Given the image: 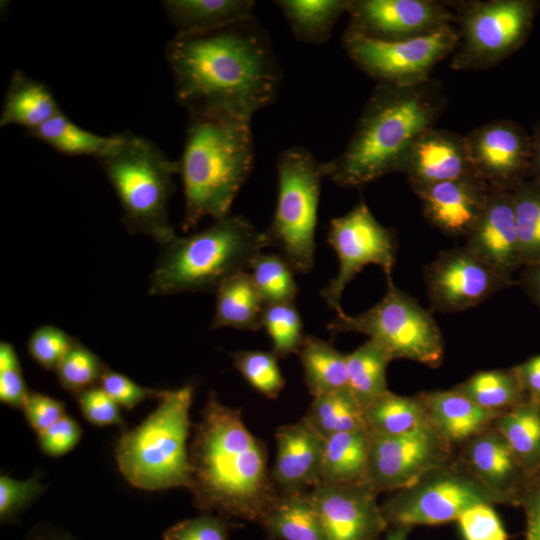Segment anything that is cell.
Masks as SVG:
<instances>
[{
  "label": "cell",
  "mask_w": 540,
  "mask_h": 540,
  "mask_svg": "<svg viewBox=\"0 0 540 540\" xmlns=\"http://www.w3.org/2000/svg\"><path fill=\"white\" fill-rule=\"evenodd\" d=\"M194 505L205 514L260 524L279 492L265 443L245 426L241 411L210 392L189 445Z\"/></svg>",
  "instance_id": "cell-2"
},
{
  "label": "cell",
  "mask_w": 540,
  "mask_h": 540,
  "mask_svg": "<svg viewBox=\"0 0 540 540\" xmlns=\"http://www.w3.org/2000/svg\"><path fill=\"white\" fill-rule=\"evenodd\" d=\"M165 13L176 34L208 32L254 15L252 0H165Z\"/></svg>",
  "instance_id": "cell-26"
},
{
  "label": "cell",
  "mask_w": 540,
  "mask_h": 540,
  "mask_svg": "<svg viewBox=\"0 0 540 540\" xmlns=\"http://www.w3.org/2000/svg\"><path fill=\"white\" fill-rule=\"evenodd\" d=\"M74 397L83 417L89 423L99 427L110 425L125 427L120 406L101 386L86 389Z\"/></svg>",
  "instance_id": "cell-48"
},
{
  "label": "cell",
  "mask_w": 540,
  "mask_h": 540,
  "mask_svg": "<svg viewBox=\"0 0 540 540\" xmlns=\"http://www.w3.org/2000/svg\"><path fill=\"white\" fill-rule=\"evenodd\" d=\"M520 507L525 513V540H540V468L529 477Z\"/></svg>",
  "instance_id": "cell-52"
},
{
  "label": "cell",
  "mask_w": 540,
  "mask_h": 540,
  "mask_svg": "<svg viewBox=\"0 0 540 540\" xmlns=\"http://www.w3.org/2000/svg\"><path fill=\"white\" fill-rule=\"evenodd\" d=\"M530 134V176L540 182V119L532 126Z\"/></svg>",
  "instance_id": "cell-55"
},
{
  "label": "cell",
  "mask_w": 540,
  "mask_h": 540,
  "mask_svg": "<svg viewBox=\"0 0 540 540\" xmlns=\"http://www.w3.org/2000/svg\"><path fill=\"white\" fill-rule=\"evenodd\" d=\"M445 107L433 80L412 85L377 84L344 150L324 162L326 176L345 188L363 187L388 174L403 173L416 139Z\"/></svg>",
  "instance_id": "cell-3"
},
{
  "label": "cell",
  "mask_w": 540,
  "mask_h": 540,
  "mask_svg": "<svg viewBox=\"0 0 540 540\" xmlns=\"http://www.w3.org/2000/svg\"><path fill=\"white\" fill-rule=\"evenodd\" d=\"M260 525L276 540H325L308 491L279 493Z\"/></svg>",
  "instance_id": "cell-29"
},
{
  "label": "cell",
  "mask_w": 540,
  "mask_h": 540,
  "mask_svg": "<svg viewBox=\"0 0 540 540\" xmlns=\"http://www.w3.org/2000/svg\"><path fill=\"white\" fill-rule=\"evenodd\" d=\"M528 397L540 400V355L513 367Z\"/></svg>",
  "instance_id": "cell-53"
},
{
  "label": "cell",
  "mask_w": 540,
  "mask_h": 540,
  "mask_svg": "<svg viewBox=\"0 0 540 540\" xmlns=\"http://www.w3.org/2000/svg\"><path fill=\"white\" fill-rule=\"evenodd\" d=\"M29 390L24 380L20 360L14 346L0 343V400L2 403L22 409Z\"/></svg>",
  "instance_id": "cell-45"
},
{
  "label": "cell",
  "mask_w": 540,
  "mask_h": 540,
  "mask_svg": "<svg viewBox=\"0 0 540 540\" xmlns=\"http://www.w3.org/2000/svg\"><path fill=\"white\" fill-rule=\"evenodd\" d=\"M29 137L47 144L66 156L96 158L110 144L112 136H102L88 131L73 122L61 110L40 127L26 132Z\"/></svg>",
  "instance_id": "cell-37"
},
{
  "label": "cell",
  "mask_w": 540,
  "mask_h": 540,
  "mask_svg": "<svg viewBox=\"0 0 540 540\" xmlns=\"http://www.w3.org/2000/svg\"><path fill=\"white\" fill-rule=\"evenodd\" d=\"M411 528L389 527L385 540H407Z\"/></svg>",
  "instance_id": "cell-56"
},
{
  "label": "cell",
  "mask_w": 540,
  "mask_h": 540,
  "mask_svg": "<svg viewBox=\"0 0 540 540\" xmlns=\"http://www.w3.org/2000/svg\"><path fill=\"white\" fill-rule=\"evenodd\" d=\"M403 173L417 196L437 184L475 174L465 135L427 129L414 142Z\"/></svg>",
  "instance_id": "cell-21"
},
{
  "label": "cell",
  "mask_w": 540,
  "mask_h": 540,
  "mask_svg": "<svg viewBox=\"0 0 540 540\" xmlns=\"http://www.w3.org/2000/svg\"><path fill=\"white\" fill-rule=\"evenodd\" d=\"M302 419L323 439L342 432L368 429L364 410L348 389L313 397Z\"/></svg>",
  "instance_id": "cell-36"
},
{
  "label": "cell",
  "mask_w": 540,
  "mask_h": 540,
  "mask_svg": "<svg viewBox=\"0 0 540 540\" xmlns=\"http://www.w3.org/2000/svg\"><path fill=\"white\" fill-rule=\"evenodd\" d=\"M474 173L490 186L512 192L530 176V134L512 120L500 119L465 135Z\"/></svg>",
  "instance_id": "cell-17"
},
{
  "label": "cell",
  "mask_w": 540,
  "mask_h": 540,
  "mask_svg": "<svg viewBox=\"0 0 540 540\" xmlns=\"http://www.w3.org/2000/svg\"><path fill=\"white\" fill-rule=\"evenodd\" d=\"M165 56L175 100L188 113L223 109L253 117L279 92L281 68L254 15L208 32L175 34Z\"/></svg>",
  "instance_id": "cell-1"
},
{
  "label": "cell",
  "mask_w": 540,
  "mask_h": 540,
  "mask_svg": "<svg viewBox=\"0 0 540 540\" xmlns=\"http://www.w3.org/2000/svg\"><path fill=\"white\" fill-rule=\"evenodd\" d=\"M278 358L297 353L305 337L301 315L294 303L266 304L261 318Z\"/></svg>",
  "instance_id": "cell-40"
},
{
  "label": "cell",
  "mask_w": 540,
  "mask_h": 540,
  "mask_svg": "<svg viewBox=\"0 0 540 540\" xmlns=\"http://www.w3.org/2000/svg\"><path fill=\"white\" fill-rule=\"evenodd\" d=\"M40 540H73L67 536H51V537H47V538H44V539H40Z\"/></svg>",
  "instance_id": "cell-57"
},
{
  "label": "cell",
  "mask_w": 540,
  "mask_h": 540,
  "mask_svg": "<svg viewBox=\"0 0 540 540\" xmlns=\"http://www.w3.org/2000/svg\"><path fill=\"white\" fill-rule=\"evenodd\" d=\"M464 245L478 259L507 280L523 266L512 192L490 188L487 202Z\"/></svg>",
  "instance_id": "cell-20"
},
{
  "label": "cell",
  "mask_w": 540,
  "mask_h": 540,
  "mask_svg": "<svg viewBox=\"0 0 540 540\" xmlns=\"http://www.w3.org/2000/svg\"><path fill=\"white\" fill-rule=\"evenodd\" d=\"M267 247L264 233L242 215L215 219L207 228L176 235L162 246L149 279L148 293H215L228 278L247 272Z\"/></svg>",
  "instance_id": "cell-5"
},
{
  "label": "cell",
  "mask_w": 540,
  "mask_h": 540,
  "mask_svg": "<svg viewBox=\"0 0 540 540\" xmlns=\"http://www.w3.org/2000/svg\"><path fill=\"white\" fill-rule=\"evenodd\" d=\"M392 360L389 352L372 339L346 354L347 389L363 410L388 391L386 371Z\"/></svg>",
  "instance_id": "cell-33"
},
{
  "label": "cell",
  "mask_w": 540,
  "mask_h": 540,
  "mask_svg": "<svg viewBox=\"0 0 540 540\" xmlns=\"http://www.w3.org/2000/svg\"><path fill=\"white\" fill-rule=\"evenodd\" d=\"M454 457L496 504L520 506L529 476L494 424L455 450Z\"/></svg>",
  "instance_id": "cell-19"
},
{
  "label": "cell",
  "mask_w": 540,
  "mask_h": 540,
  "mask_svg": "<svg viewBox=\"0 0 540 540\" xmlns=\"http://www.w3.org/2000/svg\"><path fill=\"white\" fill-rule=\"evenodd\" d=\"M480 503L494 505L496 501L453 457L392 492L381 504V510L389 527L412 529L456 521L465 510Z\"/></svg>",
  "instance_id": "cell-11"
},
{
  "label": "cell",
  "mask_w": 540,
  "mask_h": 540,
  "mask_svg": "<svg viewBox=\"0 0 540 540\" xmlns=\"http://www.w3.org/2000/svg\"><path fill=\"white\" fill-rule=\"evenodd\" d=\"M368 430L377 435H403L431 425L427 411L416 396L386 391L364 409Z\"/></svg>",
  "instance_id": "cell-34"
},
{
  "label": "cell",
  "mask_w": 540,
  "mask_h": 540,
  "mask_svg": "<svg viewBox=\"0 0 540 540\" xmlns=\"http://www.w3.org/2000/svg\"><path fill=\"white\" fill-rule=\"evenodd\" d=\"M179 174L184 191L182 230L205 217L230 214L232 203L254 165L252 117L223 109L188 113Z\"/></svg>",
  "instance_id": "cell-4"
},
{
  "label": "cell",
  "mask_w": 540,
  "mask_h": 540,
  "mask_svg": "<svg viewBox=\"0 0 540 540\" xmlns=\"http://www.w3.org/2000/svg\"><path fill=\"white\" fill-rule=\"evenodd\" d=\"M370 434L366 484L378 494L412 484L455 453L432 424L403 435Z\"/></svg>",
  "instance_id": "cell-14"
},
{
  "label": "cell",
  "mask_w": 540,
  "mask_h": 540,
  "mask_svg": "<svg viewBox=\"0 0 540 540\" xmlns=\"http://www.w3.org/2000/svg\"><path fill=\"white\" fill-rule=\"evenodd\" d=\"M456 27L400 41H380L345 30L342 43L356 66L378 84L412 86L430 80L434 67L454 52Z\"/></svg>",
  "instance_id": "cell-12"
},
{
  "label": "cell",
  "mask_w": 540,
  "mask_h": 540,
  "mask_svg": "<svg viewBox=\"0 0 540 540\" xmlns=\"http://www.w3.org/2000/svg\"><path fill=\"white\" fill-rule=\"evenodd\" d=\"M449 5L456 14L459 34L450 67L464 72L489 69L520 49L539 9L535 0H477Z\"/></svg>",
  "instance_id": "cell-10"
},
{
  "label": "cell",
  "mask_w": 540,
  "mask_h": 540,
  "mask_svg": "<svg viewBox=\"0 0 540 540\" xmlns=\"http://www.w3.org/2000/svg\"><path fill=\"white\" fill-rule=\"evenodd\" d=\"M233 525L229 520L214 514L177 522L163 532V540H229Z\"/></svg>",
  "instance_id": "cell-46"
},
{
  "label": "cell",
  "mask_w": 540,
  "mask_h": 540,
  "mask_svg": "<svg viewBox=\"0 0 540 540\" xmlns=\"http://www.w3.org/2000/svg\"><path fill=\"white\" fill-rule=\"evenodd\" d=\"M371 434L358 429L325 439L320 483H366Z\"/></svg>",
  "instance_id": "cell-27"
},
{
  "label": "cell",
  "mask_w": 540,
  "mask_h": 540,
  "mask_svg": "<svg viewBox=\"0 0 540 540\" xmlns=\"http://www.w3.org/2000/svg\"><path fill=\"white\" fill-rule=\"evenodd\" d=\"M274 3L297 40L319 45L329 39L339 18L347 13L349 0H278Z\"/></svg>",
  "instance_id": "cell-32"
},
{
  "label": "cell",
  "mask_w": 540,
  "mask_h": 540,
  "mask_svg": "<svg viewBox=\"0 0 540 540\" xmlns=\"http://www.w3.org/2000/svg\"><path fill=\"white\" fill-rule=\"evenodd\" d=\"M454 388L478 406L500 414L528 398L513 367L478 371Z\"/></svg>",
  "instance_id": "cell-35"
},
{
  "label": "cell",
  "mask_w": 540,
  "mask_h": 540,
  "mask_svg": "<svg viewBox=\"0 0 540 540\" xmlns=\"http://www.w3.org/2000/svg\"><path fill=\"white\" fill-rule=\"evenodd\" d=\"M79 341L54 325H41L29 336L27 350L34 361L48 371H55L71 348Z\"/></svg>",
  "instance_id": "cell-43"
},
{
  "label": "cell",
  "mask_w": 540,
  "mask_h": 540,
  "mask_svg": "<svg viewBox=\"0 0 540 540\" xmlns=\"http://www.w3.org/2000/svg\"><path fill=\"white\" fill-rule=\"evenodd\" d=\"M326 240L337 255L338 271L320 295L336 314L344 312L341 299L346 286L365 266L378 265L386 280L392 279L395 232L375 218L363 199L346 214L330 220Z\"/></svg>",
  "instance_id": "cell-13"
},
{
  "label": "cell",
  "mask_w": 540,
  "mask_h": 540,
  "mask_svg": "<svg viewBox=\"0 0 540 540\" xmlns=\"http://www.w3.org/2000/svg\"><path fill=\"white\" fill-rule=\"evenodd\" d=\"M99 386H101L112 399L124 409L130 411L138 404L151 398L159 399L163 389L143 387L126 375L112 371L109 368L103 373Z\"/></svg>",
  "instance_id": "cell-49"
},
{
  "label": "cell",
  "mask_w": 540,
  "mask_h": 540,
  "mask_svg": "<svg viewBox=\"0 0 540 540\" xmlns=\"http://www.w3.org/2000/svg\"><path fill=\"white\" fill-rule=\"evenodd\" d=\"M491 186L476 174L437 184L420 195L423 215L446 236L466 238L487 202Z\"/></svg>",
  "instance_id": "cell-22"
},
{
  "label": "cell",
  "mask_w": 540,
  "mask_h": 540,
  "mask_svg": "<svg viewBox=\"0 0 540 540\" xmlns=\"http://www.w3.org/2000/svg\"><path fill=\"white\" fill-rule=\"evenodd\" d=\"M194 386L164 389L158 406L138 426L124 430L115 446L117 466L134 487L159 491L191 483L190 408Z\"/></svg>",
  "instance_id": "cell-7"
},
{
  "label": "cell",
  "mask_w": 540,
  "mask_h": 540,
  "mask_svg": "<svg viewBox=\"0 0 540 540\" xmlns=\"http://www.w3.org/2000/svg\"><path fill=\"white\" fill-rule=\"evenodd\" d=\"M308 391L313 397L347 389L346 354L332 343L305 335L297 351Z\"/></svg>",
  "instance_id": "cell-31"
},
{
  "label": "cell",
  "mask_w": 540,
  "mask_h": 540,
  "mask_svg": "<svg viewBox=\"0 0 540 540\" xmlns=\"http://www.w3.org/2000/svg\"><path fill=\"white\" fill-rule=\"evenodd\" d=\"M433 310L456 313L476 307L516 281L507 280L465 246L441 251L423 270Z\"/></svg>",
  "instance_id": "cell-15"
},
{
  "label": "cell",
  "mask_w": 540,
  "mask_h": 540,
  "mask_svg": "<svg viewBox=\"0 0 540 540\" xmlns=\"http://www.w3.org/2000/svg\"><path fill=\"white\" fill-rule=\"evenodd\" d=\"M24 416L37 433L47 429L65 413V405L56 398L30 391L22 408Z\"/></svg>",
  "instance_id": "cell-51"
},
{
  "label": "cell",
  "mask_w": 540,
  "mask_h": 540,
  "mask_svg": "<svg viewBox=\"0 0 540 540\" xmlns=\"http://www.w3.org/2000/svg\"><path fill=\"white\" fill-rule=\"evenodd\" d=\"M252 280L265 305L274 303H294L299 288L295 281V271L278 253H261L251 268Z\"/></svg>",
  "instance_id": "cell-39"
},
{
  "label": "cell",
  "mask_w": 540,
  "mask_h": 540,
  "mask_svg": "<svg viewBox=\"0 0 540 540\" xmlns=\"http://www.w3.org/2000/svg\"><path fill=\"white\" fill-rule=\"evenodd\" d=\"M275 439L271 476L279 493L307 492L320 483L325 439L303 419L280 426Z\"/></svg>",
  "instance_id": "cell-23"
},
{
  "label": "cell",
  "mask_w": 540,
  "mask_h": 540,
  "mask_svg": "<svg viewBox=\"0 0 540 540\" xmlns=\"http://www.w3.org/2000/svg\"><path fill=\"white\" fill-rule=\"evenodd\" d=\"M82 436L78 422L65 414L47 429L37 433L40 450L47 456L60 457L76 447Z\"/></svg>",
  "instance_id": "cell-50"
},
{
  "label": "cell",
  "mask_w": 540,
  "mask_h": 540,
  "mask_svg": "<svg viewBox=\"0 0 540 540\" xmlns=\"http://www.w3.org/2000/svg\"><path fill=\"white\" fill-rule=\"evenodd\" d=\"M417 396L433 427L454 450L491 427L501 415L478 406L455 388L421 392Z\"/></svg>",
  "instance_id": "cell-24"
},
{
  "label": "cell",
  "mask_w": 540,
  "mask_h": 540,
  "mask_svg": "<svg viewBox=\"0 0 540 540\" xmlns=\"http://www.w3.org/2000/svg\"><path fill=\"white\" fill-rule=\"evenodd\" d=\"M61 109L43 82L21 70L11 75L0 114V127L16 125L32 131L51 119Z\"/></svg>",
  "instance_id": "cell-25"
},
{
  "label": "cell",
  "mask_w": 540,
  "mask_h": 540,
  "mask_svg": "<svg viewBox=\"0 0 540 540\" xmlns=\"http://www.w3.org/2000/svg\"><path fill=\"white\" fill-rule=\"evenodd\" d=\"M229 354L235 369L253 389L269 399L279 396L286 380L272 351L240 350Z\"/></svg>",
  "instance_id": "cell-41"
},
{
  "label": "cell",
  "mask_w": 540,
  "mask_h": 540,
  "mask_svg": "<svg viewBox=\"0 0 540 540\" xmlns=\"http://www.w3.org/2000/svg\"><path fill=\"white\" fill-rule=\"evenodd\" d=\"M108 367L81 342L75 344L55 369L60 386L76 394L97 386Z\"/></svg>",
  "instance_id": "cell-42"
},
{
  "label": "cell",
  "mask_w": 540,
  "mask_h": 540,
  "mask_svg": "<svg viewBox=\"0 0 540 540\" xmlns=\"http://www.w3.org/2000/svg\"><path fill=\"white\" fill-rule=\"evenodd\" d=\"M325 540H378L389 526L368 484L318 483L308 491Z\"/></svg>",
  "instance_id": "cell-18"
},
{
  "label": "cell",
  "mask_w": 540,
  "mask_h": 540,
  "mask_svg": "<svg viewBox=\"0 0 540 540\" xmlns=\"http://www.w3.org/2000/svg\"><path fill=\"white\" fill-rule=\"evenodd\" d=\"M215 312L211 329L229 327L258 331L265 303L249 272H240L224 281L215 292Z\"/></svg>",
  "instance_id": "cell-28"
},
{
  "label": "cell",
  "mask_w": 540,
  "mask_h": 540,
  "mask_svg": "<svg viewBox=\"0 0 540 540\" xmlns=\"http://www.w3.org/2000/svg\"><path fill=\"white\" fill-rule=\"evenodd\" d=\"M530 477L540 468V400L528 397L494 423Z\"/></svg>",
  "instance_id": "cell-30"
},
{
  "label": "cell",
  "mask_w": 540,
  "mask_h": 540,
  "mask_svg": "<svg viewBox=\"0 0 540 540\" xmlns=\"http://www.w3.org/2000/svg\"><path fill=\"white\" fill-rule=\"evenodd\" d=\"M111 136L110 144L95 159L119 200L126 230L147 236L162 246L169 243L176 237L168 205L179 162L133 131Z\"/></svg>",
  "instance_id": "cell-6"
},
{
  "label": "cell",
  "mask_w": 540,
  "mask_h": 540,
  "mask_svg": "<svg viewBox=\"0 0 540 540\" xmlns=\"http://www.w3.org/2000/svg\"><path fill=\"white\" fill-rule=\"evenodd\" d=\"M332 336L357 332L381 344L394 359H407L438 367L444 357L441 331L430 311L387 280L383 298L368 310L356 315L345 312L326 325Z\"/></svg>",
  "instance_id": "cell-9"
},
{
  "label": "cell",
  "mask_w": 540,
  "mask_h": 540,
  "mask_svg": "<svg viewBox=\"0 0 540 540\" xmlns=\"http://www.w3.org/2000/svg\"><path fill=\"white\" fill-rule=\"evenodd\" d=\"M519 283L533 302L540 308V262L524 266Z\"/></svg>",
  "instance_id": "cell-54"
},
{
  "label": "cell",
  "mask_w": 540,
  "mask_h": 540,
  "mask_svg": "<svg viewBox=\"0 0 540 540\" xmlns=\"http://www.w3.org/2000/svg\"><path fill=\"white\" fill-rule=\"evenodd\" d=\"M278 192L274 215L263 231L296 273L311 272L315 262V233L324 162L305 147L291 146L277 158Z\"/></svg>",
  "instance_id": "cell-8"
},
{
  "label": "cell",
  "mask_w": 540,
  "mask_h": 540,
  "mask_svg": "<svg viewBox=\"0 0 540 540\" xmlns=\"http://www.w3.org/2000/svg\"><path fill=\"white\" fill-rule=\"evenodd\" d=\"M346 30L380 41L424 36L452 25L456 14L434 0H349Z\"/></svg>",
  "instance_id": "cell-16"
},
{
  "label": "cell",
  "mask_w": 540,
  "mask_h": 540,
  "mask_svg": "<svg viewBox=\"0 0 540 540\" xmlns=\"http://www.w3.org/2000/svg\"><path fill=\"white\" fill-rule=\"evenodd\" d=\"M523 266L540 262V182L528 178L512 191Z\"/></svg>",
  "instance_id": "cell-38"
},
{
  "label": "cell",
  "mask_w": 540,
  "mask_h": 540,
  "mask_svg": "<svg viewBox=\"0 0 540 540\" xmlns=\"http://www.w3.org/2000/svg\"><path fill=\"white\" fill-rule=\"evenodd\" d=\"M462 540H509L510 536L492 504L480 503L456 520Z\"/></svg>",
  "instance_id": "cell-44"
},
{
  "label": "cell",
  "mask_w": 540,
  "mask_h": 540,
  "mask_svg": "<svg viewBox=\"0 0 540 540\" xmlns=\"http://www.w3.org/2000/svg\"><path fill=\"white\" fill-rule=\"evenodd\" d=\"M43 491L39 474L35 472L28 480L20 481L1 474L0 476V519L7 522L15 518Z\"/></svg>",
  "instance_id": "cell-47"
}]
</instances>
